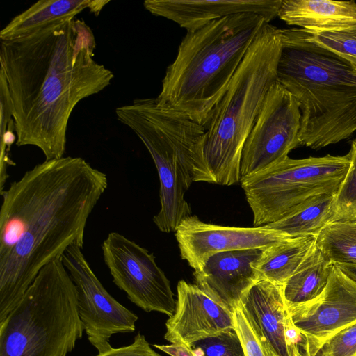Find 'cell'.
Masks as SVG:
<instances>
[{
    "instance_id": "4fadbf2b",
    "label": "cell",
    "mask_w": 356,
    "mask_h": 356,
    "mask_svg": "<svg viewBox=\"0 0 356 356\" xmlns=\"http://www.w3.org/2000/svg\"><path fill=\"white\" fill-rule=\"evenodd\" d=\"M181 256L195 270L207 259L222 252L266 249L289 238L264 226L239 227L201 221L197 216L185 218L175 231Z\"/></svg>"
},
{
    "instance_id": "f1b7e54d",
    "label": "cell",
    "mask_w": 356,
    "mask_h": 356,
    "mask_svg": "<svg viewBox=\"0 0 356 356\" xmlns=\"http://www.w3.org/2000/svg\"><path fill=\"white\" fill-rule=\"evenodd\" d=\"M316 356H356V323L327 340Z\"/></svg>"
},
{
    "instance_id": "d4e9b609",
    "label": "cell",
    "mask_w": 356,
    "mask_h": 356,
    "mask_svg": "<svg viewBox=\"0 0 356 356\" xmlns=\"http://www.w3.org/2000/svg\"><path fill=\"white\" fill-rule=\"evenodd\" d=\"M349 152L350 166L335 195L332 222L356 220V138Z\"/></svg>"
},
{
    "instance_id": "f546056e",
    "label": "cell",
    "mask_w": 356,
    "mask_h": 356,
    "mask_svg": "<svg viewBox=\"0 0 356 356\" xmlns=\"http://www.w3.org/2000/svg\"><path fill=\"white\" fill-rule=\"evenodd\" d=\"M96 356H161L154 351L145 339L144 335L138 332L134 337V342L127 346L113 348Z\"/></svg>"
},
{
    "instance_id": "9a60e30c",
    "label": "cell",
    "mask_w": 356,
    "mask_h": 356,
    "mask_svg": "<svg viewBox=\"0 0 356 356\" xmlns=\"http://www.w3.org/2000/svg\"><path fill=\"white\" fill-rule=\"evenodd\" d=\"M239 305L257 333L278 356H297L302 352L303 339L291 320L282 285L259 280Z\"/></svg>"
},
{
    "instance_id": "83f0119b",
    "label": "cell",
    "mask_w": 356,
    "mask_h": 356,
    "mask_svg": "<svg viewBox=\"0 0 356 356\" xmlns=\"http://www.w3.org/2000/svg\"><path fill=\"white\" fill-rule=\"evenodd\" d=\"M0 139L1 153H8L10 145L16 140L13 134L15 124L13 116V108L7 82L3 74L0 72Z\"/></svg>"
},
{
    "instance_id": "44dd1931",
    "label": "cell",
    "mask_w": 356,
    "mask_h": 356,
    "mask_svg": "<svg viewBox=\"0 0 356 356\" xmlns=\"http://www.w3.org/2000/svg\"><path fill=\"white\" fill-rule=\"evenodd\" d=\"M332 268L333 264L316 245L282 286L287 307L309 302L321 295L328 283Z\"/></svg>"
},
{
    "instance_id": "ba28073f",
    "label": "cell",
    "mask_w": 356,
    "mask_h": 356,
    "mask_svg": "<svg viewBox=\"0 0 356 356\" xmlns=\"http://www.w3.org/2000/svg\"><path fill=\"white\" fill-rule=\"evenodd\" d=\"M350 154L282 162L241 180L254 227L280 220L308 200L336 194L348 172Z\"/></svg>"
},
{
    "instance_id": "9c48e42d",
    "label": "cell",
    "mask_w": 356,
    "mask_h": 356,
    "mask_svg": "<svg viewBox=\"0 0 356 356\" xmlns=\"http://www.w3.org/2000/svg\"><path fill=\"white\" fill-rule=\"evenodd\" d=\"M102 251L113 283L131 302L145 312L172 316L177 300L152 253L115 232L103 241Z\"/></svg>"
},
{
    "instance_id": "277c9868",
    "label": "cell",
    "mask_w": 356,
    "mask_h": 356,
    "mask_svg": "<svg viewBox=\"0 0 356 356\" xmlns=\"http://www.w3.org/2000/svg\"><path fill=\"white\" fill-rule=\"evenodd\" d=\"M282 31L276 81L296 99L300 146L320 149L356 131V72L345 60Z\"/></svg>"
},
{
    "instance_id": "e0dca14e",
    "label": "cell",
    "mask_w": 356,
    "mask_h": 356,
    "mask_svg": "<svg viewBox=\"0 0 356 356\" xmlns=\"http://www.w3.org/2000/svg\"><path fill=\"white\" fill-rule=\"evenodd\" d=\"M282 0H146L145 8L155 16L177 23L187 31L197 30L221 18L254 13L269 23L277 17Z\"/></svg>"
},
{
    "instance_id": "cb8c5ba5",
    "label": "cell",
    "mask_w": 356,
    "mask_h": 356,
    "mask_svg": "<svg viewBox=\"0 0 356 356\" xmlns=\"http://www.w3.org/2000/svg\"><path fill=\"white\" fill-rule=\"evenodd\" d=\"M293 37L346 60L356 72V28L337 30L286 29Z\"/></svg>"
},
{
    "instance_id": "5b68a950",
    "label": "cell",
    "mask_w": 356,
    "mask_h": 356,
    "mask_svg": "<svg viewBox=\"0 0 356 356\" xmlns=\"http://www.w3.org/2000/svg\"><path fill=\"white\" fill-rule=\"evenodd\" d=\"M115 114L143 142L156 168L161 209L153 218L154 224L163 232H175L191 216L184 199L191 184L213 183L204 154V127L157 98L135 99L118 107Z\"/></svg>"
},
{
    "instance_id": "7c38bea8",
    "label": "cell",
    "mask_w": 356,
    "mask_h": 356,
    "mask_svg": "<svg viewBox=\"0 0 356 356\" xmlns=\"http://www.w3.org/2000/svg\"><path fill=\"white\" fill-rule=\"evenodd\" d=\"M287 307L293 325L303 339L302 352L316 356L327 340L356 323V280L333 264L321 295Z\"/></svg>"
},
{
    "instance_id": "6da1fadb",
    "label": "cell",
    "mask_w": 356,
    "mask_h": 356,
    "mask_svg": "<svg viewBox=\"0 0 356 356\" xmlns=\"http://www.w3.org/2000/svg\"><path fill=\"white\" fill-rule=\"evenodd\" d=\"M108 186L107 175L81 157L44 160L0 194V323L38 273L74 245Z\"/></svg>"
},
{
    "instance_id": "603a6c76",
    "label": "cell",
    "mask_w": 356,
    "mask_h": 356,
    "mask_svg": "<svg viewBox=\"0 0 356 356\" xmlns=\"http://www.w3.org/2000/svg\"><path fill=\"white\" fill-rule=\"evenodd\" d=\"M316 245L333 264H356V220L330 222L316 236Z\"/></svg>"
},
{
    "instance_id": "d6a6232c",
    "label": "cell",
    "mask_w": 356,
    "mask_h": 356,
    "mask_svg": "<svg viewBox=\"0 0 356 356\" xmlns=\"http://www.w3.org/2000/svg\"><path fill=\"white\" fill-rule=\"evenodd\" d=\"M300 356H309V355H308L307 354H305V353H302V355H301Z\"/></svg>"
},
{
    "instance_id": "ac0fdd59",
    "label": "cell",
    "mask_w": 356,
    "mask_h": 356,
    "mask_svg": "<svg viewBox=\"0 0 356 356\" xmlns=\"http://www.w3.org/2000/svg\"><path fill=\"white\" fill-rule=\"evenodd\" d=\"M277 17L288 25L304 29H355L356 3L353 0H282Z\"/></svg>"
},
{
    "instance_id": "8fae6325",
    "label": "cell",
    "mask_w": 356,
    "mask_h": 356,
    "mask_svg": "<svg viewBox=\"0 0 356 356\" xmlns=\"http://www.w3.org/2000/svg\"><path fill=\"white\" fill-rule=\"evenodd\" d=\"M61 259L76 288L79 314L88 339L99 353H104L112 348V335L135 331L138 317L106 290L81 247H69Z\"/></svg>"
},
{
    "instance_id": "4316f807",
    "label": "cell",
    "mask_w": 356,
    "mask_h": 356,
    "mask_svg": "<svg viewBox=\"0 0 356 356\" xmlns=\"http://www.w3.org/2000/svg\"><path fill=\"white\" fill-rule=\"evenodd\" d=\"M234 330L237 333L245 356H278L270 344L257 333L238 305L233 309Z\"/></svg>"
},
{
    "instance_id": "d6986e66",
    "label": "cell",
    "mask_w": 356,
    "mask_h": 356,
    "mask_svg": "<svg viewBox=\"0 0 356 356\" xmlns=\"http://www.w3.org/2000/svg\"><path fill=\"white\" fill-rule=\"evenodd\" d=\"M94 0H40L14 17L0 31L1 40L19 38L92 10Z\"/></svg>"
},
{
    "instance_id": "1f68e13d",
    "label": "cell",
    "mask_w": 356,
    "mask_h": 356,
    "mask_svg": "<svg viewBox=\"0 0 356 356\" xmlns=\"http://www.w3.org/2000/svg\"><path fill=\"white\" fill-rule=\"evenodd\" d=\"M342 270L353 280H356V264H337Z\"/></svg>"
},
{
    "instance_id": "30bf717a",
    "label": "cell",
    "mask_w": 356,
    "mask_h": 356,
    "mask_svg": "<svg viewBox=\"0 0 356 356\" xmlns=\"http://www.w3.org/2000/svg\"><path fill=\"white\" fill-rule=\"evenodd\" d=\"M301 112L294 97L275 81L243 145L241 180L270 168L300 146Z\"/></svg>"
},
{
    "instance_id": "7a4b0ae2",
    "label": "cell",
    "mask_w": 356,
    "mask_h": 356,
    "mask_svg": "<svg viewBox=\"0 0 356 356\" xmlns=\"http://www.w3.org/2000/svg\"><path fill=\"white\" fill-rule=\"evenodd\" d=\"M96 41L81 19L1 40L17 146L39 148L45 160L64 156L70 115L83 99L108 86L113 73L95 59Z\"/></svg>"
},
{
    "instance_id": "7402d4cb",
    "label": "cell",
    "mask_w": 356,
    "mask_h": 356,
    "mask_svg": "<svg viewBox=\"0 0 356 356\" xmlns=\"http://www.w3.org/2000/svg\"><path fill=\"white\" fill-rule=\"evenodd\" d=\"M335 195L325 194L312 198L287 216L264 227L289 238L317 236L332 220Z\"/></svg>"
},
{
    "instance_id": "52a82bcc",
    "label": "cell",
    "mask_w": 356,
    "mask_h": 356,
    "mask_svg": "<svg viewBox=\"0 0 356 356\" xmlns=\"http://www.w3.org/2000/svg\"><path fill=\"white\" fill-rule=\"evenodd\" d=\"M83 330L76 286L59 258L41 269L0 323V356H67Z\"/></svg>"
},
{
    "instance_id": "ffe728a7",
    "label": "cell",
    "mask_w": 356,
    "mask_h": 356,
    "mask_svg": "<svg viewBox=\"0 0 356 356\" xmlns=\"http://www.w3.org/2000/svg\"><path fill=\"white\" fill-rule=\"evenodd\" d=\"M316 236L287 238L262 250L254 263L259 280L282 285L296 272L316 245Z\"/></svg>"
},
{
    "instance_id": "2e32d148",
    "label": "cell",
    "mask_w": 356,
    "mask_h": 356,
    "mask_svg": "<svg viewBox=\"0 0 356 356\" xmlns=\"http://www.w3.org/2000/svg\"><path fill=\"white\" fill-rule=\"evenodd\" d=\"M263 249L222 252L194 270L195 284L211 298L233 311L245 293L259 280L253 267Z\"/></svg>"
},
{
    "instance_id": "8992f818",
    "label": "cell",
    "mask_w": 356,
    "mask_h": 356,
    "mask_svg": "<svg viewBox=\"0 0 356 356\" xmlns=\"http://www.w3.org/2000/svg\"><path fill=\"white\" fill-rule=\"evenodd\" d=\"M282 46L281 29L266 23L204 126L205 159L214 184L241 181L243 145L276 81Z\"/></svg>"
},
{
    "instance_id": "3957f363",
    "label": "cell",
    "mask_w": 356,
    "mask_h": 356,
    "mask_svg": "<svg viewBox=\"0 0 356 356\" xmlns=\"http://www.w3.org/2000/svg\"><path fill=\"white\" fill-rule=\"evenodd\" d=\"M266 23L259 15L240 13L187 31L166 70L159 103L204 126Z\"/></svg>"
},
{
    "instance_id": "4dcf8cb0",
    "label": "cell",
    "mask_w": 356,
    "mask_h": 356,
    "mask_svg": "<svg viewBox=\"0 0 356 356\" xmlns=\"http://www.w3.org/2000/svg\"><path fill=\"white\" fill-rule=\"evenodd\" d=\"M154 346L159 349L160 350H162L163 352L168 354L170 356H194L191 348L182 344H154Z\"/></svg>"
},
{
    "instance_id": "484cf974",
    "label": "cell",
    "mask_w": 356,
    "mask_h": 356,
    "mask_svg": "<svg viewBox=\"0 0 356 356\" xmlns=\"http://www.w3.org/2000/svg\"><path fill=\"white\" fill-rule=\"evenodd\" d=\"M194 356H245L241 340L234 330H227L194 343Z\"/></svg>"
},
{
    "instance_id": "5bb4252c",
    "label": "cell",
    "mask_w": 356,
    "mask_h": 356,
    "mask_svg": "<svg viewBox=\"0 0 356 356\" xmlns=\"http://www.w3.org/2000/svg\"><path fill=\"white\" fill-rule=\"evenodd\" d=\"M176 308L165 323V339L188 348L200 340L234 330L233 311L211 298L196 284L179 281Z\"/></svg>"
}]
</instances>
